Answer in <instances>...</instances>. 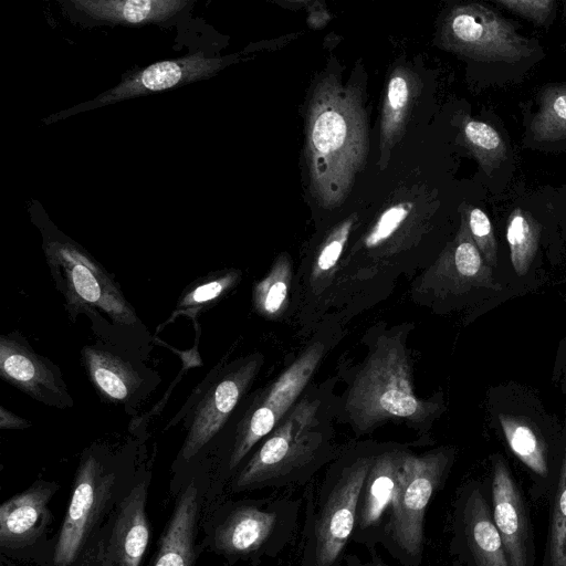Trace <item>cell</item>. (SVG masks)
<instances>
[{"instance_id":"7","label":"cell","mask_w":566,"mask_h":566,"mask_svg":"<svg viewBox=\"0 0 566 566\" xmlns=\"http://www.w3.org/2000/svg\"><path fill=\"white\" fill-rule=\"evenodd\" d=\"M441 45L451 52L484 62L515 63L532 55L533 41L515 27L480 3L454 7L440 30Z\"/></svg>"},{"instance_id":"13","label":"cell","mask_w":566,"mask_h":566,"mask_svg":"<svg viewBox=\"0 0 566 566\" xmlns=\"http://www.w3.org/2000/svg\"><path fill=\"white\" fill-rule=\"evenodd\" d=\"M147 489V479H140L119 501L99 542L98 566H140L150 538Z\"/></svg>"},{"instance_id":"25","label":"cell","mask_w":566,"mask_h":566,"mask_svg":"<svg viewBox=\"0 0 566 566\" xmlns=\"http://www.w3.org/2000/svg\"><path fill=\"white\" fill-rule=\"evenodd\" d=\"M461 140L485 174L497 168L507 157L506 145L490 124L464 116L460 124Z\"/></svg>"},{"instance_id":"11","label":"cell","mask_w":566,"mask_h":566,"mask_svg":"<svg viewBox=\"0 0 566 566\" xmlns=\"http://www.w3.org/2000/svg\"><path fill=\"white\" fill-rule=\"evenodd\" d=\"M0 376L32 399L57 409L73 407L62 371L19 333L0 336Z\"/></svg>"},{"instance_id":"22","label":"cell","mask_w":566,"mask_h":566,"mask_svg":"<svg viewBox=\"0 0 566 566\" xmlns=\"http://www.w3.org/2000/svg\"><path fill=\"white\" fill-rule=\"evenodd\" d=\"M76 9L92 18L117 23H146L164 21L180 11L182 0H76Z\"/></svg>"},{"instance_id":"24","label":"cell","mask_w":566,"mask_h":566,"mask_svg":"<svg viewBox=\"0 0 566 566\" xmlns=\"http://www.w3.org/2000/svg\"><path fill=\"white\" fill-rule=\"evenodd\" d=\"M499 421L513 453L534 473L545 476V448L531 422L511 415H500Z\"/></svg>"},{"instance_id":"32","label":"cell","mask_w":566,"mask_h":566,"mask_svg":"<svg viewBox=\"0 0 566 566\" xmlns=\"http://www.w3.org/2000/svg\"><path fill=\"white\" fill-rule=\"evenodd\" d=\"M471 237L489 266H496L497 244L488 214L476 207L467 206L463 210Z\"/></svg>"},{"instance_id":"16","label":"cell","mask_w":566,"mask_h":566,"mask_svg":"<svg viewBox=\"0 0 566 566\" xmlns=\"http://www.w3.org/2000/svg\"><path fill=\"white\" fill-rule=\"evenodd\" d=\"M492 518L510 566H527V523L523 501L505 462L497 458L492 472Z\"/></svg>"},{"instance_id":"35","label":"cell","mask_w":566,"mask_h":566,"mask_svg":"<svg viewBox=\"0 0 566 566\" xmlns=\"http://www.w3.org/2000/svg\"><path fill=\"white\" fill-rule=\"evenodd\" d=\"M31 426L28 419H24L12 411L0 407V428L1 429H27Z\"/></svg>"},{"instance_id":"34","label":"cell","mask_w":566,"mask_h":566,"mask_svg":"<svg viewBox=\"0 0 566 566\" xmlns=\"http://www.w3.org/2000/svg\"><path fill=\"white\" fill-rule=\"evenodd\" d=\"M495 2L538 25L546 23L555 6L553 0H497Z\"/></svg>"},{"instance_id":"6","label":"cell","mask_w":566,"mask_h":566,"mask_svg":"<svg viewBox=\"0 0 566 566\" xmlns=\"http://www.w3.org/2000/svg\"><path fill=\"white\" fill-rule=\"evenodd\" d=\"M258 356L216 369L187 405L186 437L179 459L189 462L200 455L221 433L232 412L252 384L259 368Z\"/></svg>"},{"instance_id":"31","label":"cell","mask_w":566,"mask_h":566,"mask_svg":"<svg viewBox=\"0 0 566 566\" xmlns=\"http://www.w3.org/2000/svg\"><path fill=\"white\" fill-rule=\"evenodd\" d=\"M354 221L355 216L345 219L327 237L314 263V280L324 279L335 269L348 240Z\"/></svg>"},{"instance_id":"19","label":"cell","mask_w":566,"mask_h":566,"mask_svg":"<svg viewBox=\"0 0 566 566\" xmlns=\"http://www.w3.org/2000/svg\"><path fill=\"white\" fill-rule=\"evenodd\" d=\"M419 93V78L405 66H399L389 76L380 120V159L387 166L390 151L401 139L411 106Z\"/></svg>"},{"instance_id":"26","label":"cell","mask_w":566,"mask_h":566,"mask_svg":"<svg viewBox=\"0 0 566 566\" xmlns=\"http://www.w3.org/2000/svg\"><path fill=\"white\" fill-rule=\"evenodd\" d=\"M240 280L238 271L210 274L189 285L182 292L172 317L179 314L196 317L221 300Z\"/></svg>"},{"instance_id":"27","label":"cell","mask_w":566,"mask_h":566,"mask_svg":"<svg viewBox=\"0 0 566 566\" xmlns=\"http://www.w3.org/2000/svg\"><path fill=\"white\" fill-rule=\"evenodd\" d=\"M531 132L536 142L566 139V84L549 85L543 91Z\"/></svg>"},{"instance_id":"12","label":"cell","mask_w":566,"mask_h":566,"mask_svg":"<svg viewBox=\"0 0 566 566\" xmlns=\"http://www.w3.org/2000/svg\"><path fill=\"white\" fill-rule=\"evenodd\" d=\"M371 460L361 458L347 468L328 495L315 524V559L332 566L350 536Z\"/></svg>"},{"instance_id":"10","label":"cell","mask_w":566,"mask_h":566,"mask_svg":"<svg viewBox=\"0 0 566 566\" xmlns=\"http://www.w3.org/2000/svg\"><path fill=\"white\" fill-rule=\"evenodd\" d=\"M81 360L97 395L127 412L143 403L156 388L159 376L124 349L102 342L85 345Z\"/></svg>"},{"instance_id":"20","label":"cell","mask_w":566,"mask_h":566,"mask_svg":"<svg viewBox=\"0 0 566 566\" xmlns=\"http://www.w3.org/2000/svg\"><path fill=\"white\" fill-rule=\"evenodd\" d=\"M464 535L475 566H510L505 547L480 491H472L463 513Z\"/></svg>"},{"instance_id":"30","label":"cell","mask_w":566,"mask_h":566,"mask_svg":"<svg viewBox=\"0 0 566 566\" xmlns=\"http://www.w3.org/2000/svg\"><path fill=\"white\" fill-rule=\"evenodd\" d=\"M548 551L551 566H566V448L552 510Z\"/></svg>"},{"instance_id":"36","label":"cell","mask_w":566,"mask_h":566,"mask_svg":"<svg viewBox=\"0 0 566 566\" xmlns=\"http://www.w3.org/2000/svg\"><path fill=\"white\" fill-rule=\"evenodd\" d=\"M374 563H375V566H386V564H384L380 559L374 557Z\"/></svg>"},{"instance_id":"33","label":"cell","mask_w":566,"mask_h":566,"mask_svg":"<svg viewBox=\"0 0 566 566\" xmlns=\"http://www.w3.org/2000/svg\"><path fill=\"white\" fill-rule=\"evenodd\" d=\"M410 210L411 205L408 202H400L388 207L364 238V247L376 249L388 241L400 229Z\"/></svg>"},{"instance_id":"2","label":"cell","mask_w":566,"mask_h":566,"mask_svg":"<svg viewBox=\"0 0 566 566\" xmlns=\"http://www.w3.org/2000/svg\"><path fill=\"white\" fill-rule=\"evenodd\" d=\"M44 254L70 318L86 314L98 323L105 315L109 323L122 327L140 325L118 283L87 252L70 241L50 240Z\"/></svg>"},{"instance_id":"17","label":"cell","mask_w":566,"mask_h":566,"mask_svg":"<svg viewBox=\"0 0 566 566\" xmlns=\"http://www.w3.org/2000/svg\"><path fill=\"white\" fill-rule=\"evenodd\" d=\"M199 492L190 481L176 501L150 566H197Z\"/></svg>"},{"instance_id":"1","label":"cell","mask_w":566,"mask_h":566,"mask_svg":"<svg viewBox=\"0 0 566 566\" xmlns=\"http://www.w3.org/2000/svg\"><path fill=\"white\" fill-rule=\"evenodd\" d=\"M306 163L310 190L326 209L340 206L350 193L368 154V124L357 88L335 75L319 80L308 103Z\"/></svg>"},{"instance_id":"9","label":"cell","mask_w":566,"mask_h":566,"mask_svg":"<svg viewBox=\"0 0 566 566\" xmlns=\"http://www.w3.org/2000/svg\"><path fill=\"white\" fill-rule=\"evenodd\" d=\"M448 463L443 452L405 454L391 503L389 531L408 555L418 556L423 544V518Z\"/></svg>"},{"instance_id":"28","label":"cell","mask_w":566,"mask_h":566,"mask_svg":"<svg viewBox=\"0 0 566 566\" xmlns=\"http://www.w3.org/2000/svg\"><path fill=\"white\" fill-rule=\"evenodd\" d=\"M291 282V263L286 256H280L270 272L253 290V305L260 315L274 317L287 303Z\"/></svg>"},{"instance_id":"5","label":"cell","mask_w":566,"mask_h":566,"mask_svg":"<svg viewBox=\"0 0 566 566\" xmlns=\"http://www.w3.org/2000/svg\"><path fill=\"white\" fill-rule=\"evenodd\" d=\"M319 401L294 405L238 473L233 489L242 491L277 481L314 459L323 442Z\"/></svg>"},{"instance_id":"21","label":"cell","mask_w":566,"mask_h":566,"mask_svg":"<svg viewBox=\"0 0 566 566\" xmlns=\"http://www.w3.org/2000/svg\"><path fill=\"white\" fill-rule=\"evenodd\" d=\"M403 458L405 454L391 451L371 460L359 497L361 501L357 517L360 527L375 525L391 506Z\"/></svg>"},{"instance_id":"18","label":"cell","mask_w":566,"mask_h":566,"mask_svg":"<svg viewBox=\"0 0 566 566\" xmlns=\"http://www.w3.org/2000/svg\"><path fill=\"white\" fill-rule=\"evenodd\" d=\"M274 525L273 512L252 505L239 506L216 527L213 546L228 556L247 555L263 545Z\"/></svg>"},{"instance_id":"15","label":"cell","mask_w":566,"mask_h":566,"mask_svg":"<svg viewBox=\"0 0 566 566\" xmlns=\"http://www.w3.org/2000/svg\"><path fill=\"white\" fill-rule=\"evenodd\" d=\"M56 490V484L39 481L1 505L0 546L2 549L27 547L44 534L52 518L49 503Z\"/></svg>"},{"instance_id":"14","label":"cell","mask_w":566,"mask_h":566,"mask_svg":"<svg viewBox=\"0 0 566 566\" xmlns=\"http://www.w3.org/2000/svg\"><path fill=\"white\" fill-rule=\"evenodd\" d=\"M222 62L221 59L206 57L201 52L156 62L99 95L96 104L105 105L206 78L214 74Z\"/></svg>"},{"instance_id":"3","label":"cell","mask_w":566,"mask_h":566,"mask_svg":"<svg viewBox=\"0 0 566 566\" xmlns=\"http://www.w3.org/2000/svg\"><path fill=\"white\" fill-rule=\"evenodd\" d=\"M434 406L412 389L411 370L402 346L385 340L357 376L347 399V411L359 429L389 419L421 421Z\"/></svg>"},{"instance_id":"23","label":"cell","mask_w":566,"mask_h":566,"mask_svg":"<svg viewBox=\"0 0 566 566\" xmlns=\"http://www.w3.org/2000/svg\"><path fill=\"white\" fill-rule=\"evenodd\" d=\"M542 233V224L528 211L515 208L510 213L506 239L510 247L511 262L517 275L527 273Z\"/></svg>"},{"instance_id":"8","label":"cell","mask_w":566,"mask_h":566,"mask_svg":"<svg viewBox=\"0 0 566 566\" xmlns=\"http://www.w3.org/2000/svg\"><path fill=\"white\" fill-rule=\"evenodd\" d=\"M324 347L313 344L303 352L240 419L233 436L228 469H235L251 449L271 433L307 385L316 369Z\"/></svg>"},{"instance_id":"29","label":"cell","mask_w":566,"mask_h":566,"mask_svg":"<svg viewBox=\"0 0 566 566\" xmlns=\"http://www.w3.org/2000/svg\"><path fill=\"white\" fill-rule=\"evenodd\" d=\"M462 279L488 284L491 271L486 266L480 250L474 243L464 212H461V223L451 250L444 256Z\"/></svg>"},{"instance_id":"4","label":"cell","mask_w":566,"mask_h":566,"mask_svg":"<svg viewBox=\"0 0 566 566\" xmlns=\"http://www.w3.org/2000/svg\"><path fill=\"white\" fill-rule=\"evenodd\" d=\"M117 482L116 459L106 447L92 446L83 452L54 546L53 566H72L81 557L112 504Z\"/></svg>"}]
</instances>
